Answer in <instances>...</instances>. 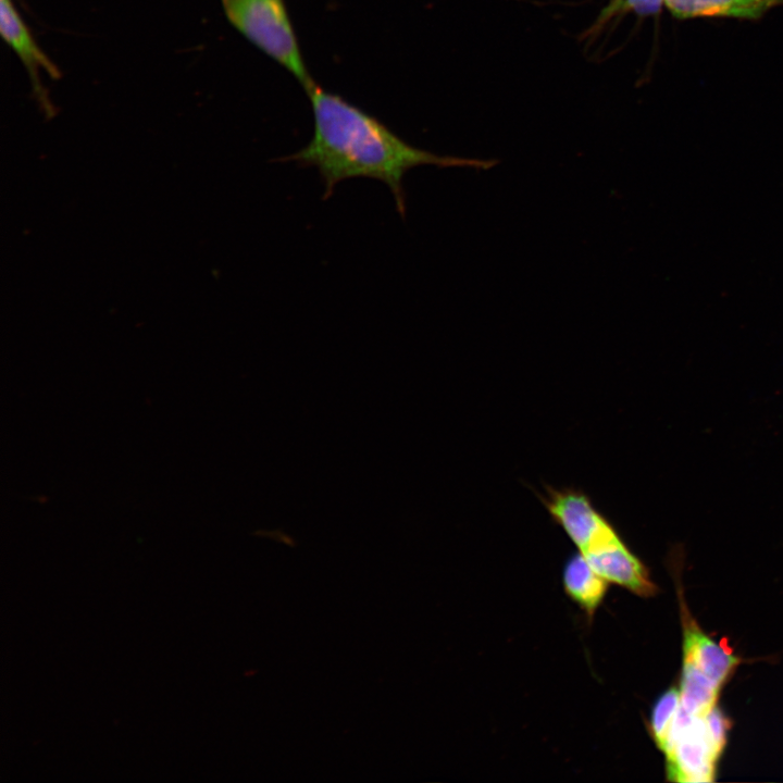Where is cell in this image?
<instances>
[{"instance_id": "6da1fadb", "label": "cell", "mask_w": 783, "mask_h": 783, "mask_svg": "<svg viewBox=\"0 0 783 783\" xmlns=\"http://www.w3.org/2000/svg\"><path fill=\"white\" fill-rule=\"evenodd\" d=\"M312 107L314 127L309 144L279 161L315 167L324 184L323 199L345 179L364 177L384 183L401 217L406 216V174L421 165L486 170L496 160L440 156L417 148L376 117L314 83L306 89Z\"/></svg>"}, {"instance_id": "7a4b0ae2", "label": "cell", "mask_w": 783, "mask_h": 783, "mask_svg": "<svg viewBox=\"0 0 783 783\" xmlns=\"http://www.w3.org/2000/svg\"><path fill=\"white\" fill-rule=\"evenodd\" d=\"M229 23L252 45L291 73L303 86L312 82L284 0H222Z\"/></svg>"}, {"instance_id": "3957f363", "label": "cell", "mask_w": 783, "mask_h": 783, "mask_svg": "<svg viewBox=\"0 0 783 783\" xmlns=\"http://www.w3.org/2000/svg\"><path fill=\"white\" fill-rule=\"evenodd\" d=\"M667 759L668 779L675 782H711L721 757L712 745L704 717L679 709L661 750Z\"/></svg>"}, {"instance_id": "277c9868", "label": "cell", "mask_w": 783, "mask_h": 783, "mask_svg": "<svg viewBox=\"0 0 783 783\" xmlns=\"http://www.w3.org/2000/svg\"><path fill=\"white\" fill-rule=\"evenodd\" d=\"M539 499L554 522L566 532L581 554L620 536L591 497L580 488L546 486Z\"/></svg>"}, {"instance_id": "5b68a950", "label": "cell", "mask_w": 783, "mask_h": 783, "mask_svg": "<svg viewBox=\"0 0 783 783\" xmlns=\"http://www.w3.org/2000/svg\"><path fill=\"white\" fill-rule=\"evenodd\" d=\"M0 32L3 40L25 66L36 100L47 114H51L53 107L41 84L40 73L44 71L58 79L61 76L60 71L41 50L12 0H0Z\"/></svg>"}, {"instance_id": "8992f818", "label": "cell", "mask_w": 783, "mask_h": 783, "mask_svg": "<svg viewBox=\"0 0 783 783\" xmlns=\"http://www.w3.org/2000/svg\"><path fill=\"white\" fill-rule=\"evenodd\" d=\"M583 555L608 583L620 585L642 597H650L658 592L645 564L621 537Z\"/></svg>"}, {"instance_id": "52a82bcc", "label": "cell", "mask_w": 783, "mask_h": 783, "mask_svg": "<svg viewBox=\"0 0 783 783\" xmlns=\"http://www.w3.org/2000/svg\"><path fill=\"white\" fill-rule=\"evenodd\" d=\"M683 662L691 663L719 686H723L739 663L730 648L705 634L688 617H683Z\"/></svg>"}, {"instance_id": "ba28073f", "label": "cell", "mask_w": 783, "mask_h": 783, "mask_svg": "<svg viewBox=\"0 0 783 783\" xmlns=\"http://www.w3.org/2000/svg\"><path fill=\"white\" fill-rule=\"evenodd\" d=\"M783 0H664L668 11L676 18L734 17L757 20Z\"/></svg>"}, {"instance_id": "9c48e42d", "label": "cell", "mask_w": 783, "mask_h": 783, "mask_svg": "<svg viewBox=\"0 0 783 783\" xmlns=\"http://www.w3.org/2000/svg\"><path fill=\"white\" fill-rule=\"evenodd\" d=\"M562 577L568 596L592 618L606 595L608 582L580 551L567 561Z\"/></svg>"}, {"instance_id": "30bf717a", "label": "cell", "mask_w": 783, "mask_h": 783, "mask_svg": "<svg viewBox=\"0 0 783 783\" xmlns=\"http://www.w3.org/2000/svg\"><path fill=\"white\" fill-rule=\"evenodd\" d=\"M721 686L687 662H683L680 707L691 716L705 717L719 697Z\"/></svg>"}, {"instance_id": "8fae6325", "label": "cell", "mask_w": 783, "mask_h": 783, "mask_svg": "<svg viewBox=\"0 0 783 783\" xmlns=\"http://www.w3.org/2000/svg\"><path fill=\"white\" fill-rule=\"evenodd\" d=\"M681 705L680 687L668 688L655 703L649 731L657 747L662 750Z\"/></svg>"}, {"instance_id": "7c38bea8", "label": "cell", "mask_w": 783, "mask_h": 783, "mask_svg": "<svg viewBox=\"0 0 783 783\" xmlns=\"http://www.w3.org/2000/svg\"><path fill=\"white\" fill-rule=\"evenodd\" d=\"M709 738L718 754L721 756L726 744L730 721L725 714L714 706L704 717Z\"/></svg>"}, {"instance_id": "4fadbf2b", "label": "cell", "mask_w": 783, "mask_h": 783, "mask_svg": "<svg viewBox=\"0 0 783 783\" xmlns=\"http://www.w3.org/2000/svg\"><path fill=\"white\" fill-rule=\"evenodd\" d=\"M662 4H664V0H624L622 10L648 16L657 14Z\"/></svg>"}, {"instance_id": "5bb4252c", "label": "cell", "mask_w": 783, "mask_h": 783, "mask_svg": "<svg viewBox=\"0 0 783 783\" xmlns=\"http://www.w3.org/2000/svg\"><path fill=\"white\" fill-rule=\"evenodd\" d=\"M624 0H610L608 7L601 13V21L610 18L614 13L623 8Z\"/></svg>"}]
</instances>
